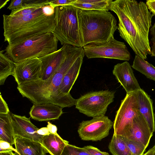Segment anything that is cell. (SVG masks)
Here are the masks:
<instances>
[{"mask_svg": "<svg viewBox=\"0 0 155 155\" xmlns=\"http://www.w3.org/2000/svg\"><path fill=\"white\" fill-rule=\"evenodd\" d=\"M23 4V0H12L7 8L12 11L21 7Z\"/></svg>", "mask_w": 155, "mask_h": 155, "instance_id": "obj_32", "label": "cell"}, {"mask_svg": "<svg viewBox=\"0 0 155 155\" xmlns=\"http://www.w3.org/2000/svg\"><path fill=\"white\" fill-rule=\"evenodd\" d=\"M84 55V52L79 56L64 75L59 90L67 94L70 92L79 74Z\"/></svg>", "mask_w": 155, "mask_h": 155, "instance_id": "obj_19", "label": "cell"}, {"mask_svg": "<svg viewBox=\"0 0 155 155\" xmlns=\"http://www.w3.org/2000/svg\"><path fill=\"white\" fill-rule=\"evenodd\" d=\"M113 124L114 122L107 116L102 115L82 121L79 124L78 132L82 140L100 141L108 135Z\"/></svg>", "mask_w": 155, "mask_h": 155, "instance_id": "obj_10", "label": "cell"}, {"mask_svg": "<svg viewBox=\"0 0 155 155\" xmlns=\"http://www.w3.org/2000/svg\"><path fill=\"white\" fill-rule=\"evenodd\" d=\"M84 52L83 48L67 45L65 58L54 75L46 81L39 79L18 85V90L33 104L51 103L62 108L75 105L77 99L70 93H61L59 88L64 75Z\"/></svg>", "mask_w": 155, "mask_h": 155, "instance_id": "obj_2", "label": "cell"}, {"mask_svg": "<svg viewBox=\"0 0 155 155\" xmlns=\"http://www.w3.org/2000/svg\"><path fill=\"white\" fill-rule=\"evenodd\" d=\"M138 111L137 91L127 94L116 112L113 126V135L127 137L131 129L133 120Z\"/></svg>", "mask_w": 155, "mask_h": 155, "instance_id": "obj_8", "label": "cell"}, {"mask_svg": "<svg viewBox=\"0 0 155 155\" xmlns=\"http://www.w3.org/2000/svg\"><path fill=\"white\" fill-rule=\"evenodd\" d=\"M108 147L113 155H132L127 145L118 135H113Z\"/></svg>", "mask_w": 155, "mask_h": 155, "instance_id": "obj_25", "label": "cell"}, {"mask_svg": "<svg viewBox=\"0 0 155 155\" xmlns=\"http://www.w3.org/2000/svg\"><path fill=\"white\" fill-rule=\"evenodd\" d=\"M138 110L146 120L150 130L155 132V115L153 102L150 96L143 90L137 91Z\"/></svg>", "mask_w": 155, "mask_h": 155, "instance_id": "obj_17", "label": "cell"}, {"mask_svg": "<svg viewBox=\"0 0 155 155\" xmlns=\"http://www.w3.org/2000/svg\"><path fill=\"white\" fill-rule=\"evenodd\" d=\"M132 67L147 78L155 81V67L145 59L136 55Z\"/></svg>", "mask_w": 155, "mask_h": 155, "instance_id": "obj_24", "label": "cell"}, {"mask_svg": "<svg viewBox=\"0 0 155 155\" xmlns=\"http://www.w3.org/2000/svg\"><path fill=\"white\" fill-rule=\"evenodd\" d=\"M0 95V114H8L10 111L8 105L1 94Z\"/></svg>", "mask_w": 155, "mask_h": 155, "instance_id": "obj_31", "label": "cell"}, {"mask_svg": "<svg viewBox=\"0 0 155 155\" xmlns=\"http://www.w3.org/2000/svg\"><path fill=\"white\" fill-rule=\"evenodd\" d=\"M62 108L51 103L34 104L29 114L31 118L38 121L58 119L63 113Z\"/></svg>", "mask_w": 155, "mask_h": 155, "instance_id": "obj_16", "label": "cell"}, {"mask_svg": "<svg viewBox=\"0 0 155 155\" xmlns=\"http://www.w3.org/2000/svg\"><path fill=\"white\" fill-rule=\"evenodd\" d=\"M47 127L48 128L50 134L60 137L57 133V128L56 125L52 124L49 121L47 122Z\"/></svg>", "mask_w": 155, "mask_h": 155, "instance_id": "obj_35", "label": "cell"}, {"mask_svg": "<svg viewBox=\"0 0 155 155\" xmlns=\"http://www.w3.org/2000/svg\"><path fill=\"white\" fill-rule=\"evenodd\" d=\"M15 137L10 113L0 114V140L7 142L12 146L15 144Z\"/></svg>", "mask_w": 155, "mask_h": 155, "instance_id": "obj_22", "label": "cell"}, {"mask_svg": "<svg viewBox=\"0 0 155 155\" xmlns=\"http://www.w3.org/2000/svg\"><path fill=\"white\" fill-rule=\"evenodd\" d=\"M114 97V92L109 90L91 92L77 99L75 108L88 117L104 115Z\"/></svg>", "mask_w": 155, "mask_h": 155, "instance_id": "obj_7", "label": "cell"}, {"mask_svg": "<svg viewBox=\"0 0 155 155\" xmlns=\"http://www.w3.org/2000/svg\"><path fill=\"white\" fill-rule=\"evenodd\" d=\"M79 18L83 47L107 41L118 27L115 18L108 11L80 9Z\"/></svg>", "mask_w": 155, "mask_h": 155, "instance_id": "obj_4", "label": "cell"}, {"mask_svg": "<svg viewBox=\"0 0 155 155\" xmlns=\"http://www.w3.org/2000/svg\"><path fill=\"white\" fill-rule=\"evenodd\" d=\"M69 142L61 137L50 134L44 136L40 143L47 153L51 155H61L65 146Z\"/></svg>", "mask_w": 155, "mask_h": 155, "instance_id": "obj_20", "label": "cell"}, {"mask_svg": "<svg viewBox=\"0 0 155 155\" xmlns=\"http://www.w3.org/2000/svg\"><path fill=\"white\" fill-rule=\"evenodd\" d=\"M15 153L16 155H19V154H18L17 153H16L15 152Z\"/></svg>", "mask_w": 155, "mask_h": 155, "instance_id": "obj_40", "label": "cell"}, {"mask_svg": "<svg viewBox=\"0 0 155 155\" xmlns=\"http://www.w3.org/2000/svg\"><path fill=\"white\" fill-rule=\"evenodd\" d=\"M58 40L51 32L36 35L17 43L7 45L5 54L15 63L38 58L57 50Z\"/></svg>", "mask_w": 155, "mask_h": 155, "instance_id": "obj_5", "label": "cell"}, {"mask_svg": "<svg viewBox=\"0 0 155 155\" xmlns=\"http://www.w3.org/2000/svg\"><path fill=\"white\" fill-rule=\"evenodd\" d=\"M19 155H44L47 153L39 143L16 136L14 144Z\"/></svg>", "mask_w": 155, "mask_h": 155, "instance_id": "obj_18", "label": "cell"}, {"mask_svg": "<svg viewBox=\"0 0 155 155\" xmlns=\"http://www.w3.org/2000/svg\"><path fill=\"white\" fill-rule=\"evenodd\" d=\"M67 45L57 51L39 58L42 63L40 79L46 81L54 75L65 58Z\"/></svg>", "mask_w": 155, "mask_h": 155, "instance_id": "obj_13", "label": "cell"}, {"mask_svg": "<svg viewBox=\"0 0 155 155\" xmlns=\"http://www.w3.org/2000/svg\"><path fill=\"white\" fill-rule=\"evenodd\" d=\"M120 137L127 145L132 155H142L143 154L147 147L142 143L123 137Z\"/></svg>", "mask_w": 155, "mask_h": 155, "instance_id": "obj_26", "label": "cell"}, {"mask_svg": "<svg viewBox=\"0 0 155 155\" xmlns=\"http://www.w3.org/2000/svg\"><path fill=\"white\" fill-rule=\"evenodd\" d=\"M84 55L89 58H103L127 61L130 54L124 43L112 37L107 41L92 43L83 47Z\"/></svg>", "mask_w": 155, "mask_h": 155, "instance_id": "obj_9", "label": "cell"}, {"mask_svg": "<svg viewBox=\"0 0 155 155\" xmlns=\"http://www.w3.org/2000/svg\"><path fill=\"white\" fill-rule=\"evenodd\" d=\"M9 1V0H6L5 1L1 0L0 1V8L1 9L2 8L4 7L7 4L8 2Z\"/></svg>", "mask_w": 155, "mask_h": 155, "instance_id": "obj_39", "label": "cell"}, {"mask_svg": "<svg viewBox=\"0 0 155 155\" xmlns=\"http://www.w3.org/2000/svg\"><path fill=\"white\" fill-rule=\"evenodd\" d=\"M110 10L119 19L120 35L136 55L145 59L151 54L149 33L153 15L145 2L134 0L113 1Z\"/></svg>", "mask_w": 155, "mask_h": 155, "instance_id": "obj_1", "label": "cell"}, {"mask_svg": "<svg viewBox=\"0 0 155 155\" xmlns=\"http://www.w3.org/2000/svg\"><path fill=\"white\" fill-rule=\"evenodd\" d=\"M3 51H0V85L3 84L7 78L10 75L14 74L15 63Z\"/></svg>", "mask_w": 155, "mask_h": 155, "instance_id": "obj_23", "label": "cell"}, {"mask_svg": "<svg viewBox=\"0 0 155 155\" xmlns=\"http://www.w3.org/2000/svg\"><path fill=\"white\" fill-rule=\"evenodd\" d=\"M146 4L149 11L155 16V0H147Z\"/></svg>", "mask_w": 155, "mask_h": 155, "instance_id": "obj_34", "label": "cell"}, {"mask_svg": "<svg viewBox=\"0 0 155 155\" xmlns=\"http://www.w3.org/2000/svg\"><path fill=\"white\" fill-rule=\"evenodd\" d=\"M153 134L139 111L133 120L131 129L126 138L140 142L147 147Z\"/></svg>", "mask_w": 155, "mask_h": 155, "instance_id": "obj_15", "label": "cell"}, {"mask_svg": "<svg viewBox=\"0 0 155 155\" xmlns=\"http://www.w3.org/2000/svg\"><path fill=\"white\" fill-rule=\"evenodd\" d=\"M0 155H16L11 150H5L0 151Z\"/></svg>", "mask_w": 155, "mask_h": 155, "instance_id": "obj_37", "label": "cell"}, {"mask_svg": "<svg viewBox=\"0 0 155 155\" xmlns=\"http://www.w3.org/2000/svg\"><path fill=\"white\" fill-rule=\"evenodd\" d=\"M150 33L151 36V56L155 57V23L150 28Z\"/></svg>", "mask_w": 155, "mask_h": 155, "instance_id": "obj_30", "label": "cell"}, {"mask_svg": "<svg viewBox=\"0 0 155 155\" xmlns=\"http://www.w3.org/2000/svg\"><path fill=\"white\" fill-rule=\"evenodd\" d=\"M79 9L71 5L54 8L55 25L51 32L61 45L83 48L79 25Z\"/></svg>", "mask_w": 155, "mask_h": 155, "instance_id": "obj_6", "label": "cell"}, {"mask_svg": "<svg viewBox=\"0 0 155 155\" xmlns=\"http://www.w3.org/2000/svg\"><path fill=\"white\" fill-rule=\"evenodd\" d=\"M14 135L40 143L44 136L37 133L39 129L33 124L30 118L11 113L10 114Z\"/></svg>", "mask_w": 155, "mask_h": 155, "instance_id": "obj_12", "label": "cell"}, {"mask_svg": "<svg viewBox=\"0 0 155 155\" xmlns=\"http://www.w3.org/2000/svg\"><path fill=\"white\" fill-rule=\"evenodd\" d=\"M142 155H155V148L153 147Z\"/></svg>", "mask_w": 155, "mask_h": 155, "instance_id": "obj_38", "label": "cell"}, {"mask_svg": "<svg viewBox=\"0 0 155 155\" xmlns=\"http://www.w3.org/2000/svg\"><path fill=\"white\" fill-rule=\"evenodd\" d=\"M15 64L13 76L18 85L40 79L42 63L39 58L28 59Z\"/></svg>", "mask_w": 155, "mask_h": 155, "instance_id": "obj_11", "label": "cell"}, {"mask_svg": "<svg viewBox=\"0 0 155 155\" xmlns=\"http://www.w3.org/2000/svg\"><path fill=\"white\" fill-rule=\"evenodd\" d=\"M153 147H154V148H155V144L154 145V146Z\"/></svg>", "mask_w": 155, "mask_h": 155, "instance_id": "obj_41", "label": "cell"}, {"mask_svg": "<svg viewBox=\"0 0 155 155\" xmlns=\"http://www.w3.org/2000/svg\"><path fill=\"white\" fill-rule=\"evenodd\" d=\"M113 74L127 94L141 89L135 77L131 65L127 61L115 65L113 70Z\"/></svg>", "mask_w": 155, "mask_h": 155, "instance_id": "obj_14", "label": "cell"}, {"mask_svg": "<svg viewBox=\"0 0 155 155\" xmlns=\"http://www.w3.org/2000/svg\"><path fill=\"white\" fill-rule=\"evenodd\" d=\"M113 1L112 0H76L70 5L84 10H110Z\"/></svg>", "mask_w": 155, "mask_h": 155, "instance_id": "obj_21", "label": "cell"}, {"mask_svg": "<svg viewBox=\"0 0 155 155\" xmlns=\"http://www.w3.org/2000/svg\"><path fill=\"white\" fill-rule=\"evenodd\" d=\"M44 7L25 16L3 15L4 41L12 45L36 35L51 32L55 25L54 14H48Z\"/></svg>", "mask_w": 155, "mask_h": 155, "instance_id": "obj_3", "label": "cell"}, {"mask_svg": "<svg viewBox=\"0 0 155 155\" xmlns=\"http://www.w3.org/2000/svg\"><path fill=\"white\" fill-rule=\"evenodd\" d=\"M5 150H11L18 154L16 149L9 143L6 141L0 140V151Z\"/></svg>", "mask_w": 155, "mask_h": 155, "instance_id": "obj_33", "label": "cell"}, {"mask_svg": "<svg viewBox=\"0 0 155 155\" xmlns=\"http://www.w3.org/2000/svg\"><path fill=\"white\" fill-rule=\"evenodd\" d=\"M83 148L90 155H110L108 153L101 151L97 148L91 146H85Z\"/></svg>", "mask_w": 155, "mask_h": 155, "instance_id": "obj_28", "label": "cell"}, {"mask_svg": "<svg viewBox=\"0 0 155 155\" xmlns=\"http://www.w3.org/2000/svg\"><path fill=\"white\" fill-rule=\"evenodd\" d=\"M37 132L38 134L43 136L48 135L50 134L47 127L39 129Z\"/></svg>", "mask_w": 155, "mask_h": 155, "instance_id": "obj_36", "label": "cell"}, {"mask_svg": "<svg viewBox=\"0 0 155 155\" xmlns=\"http://www.w3.org/2000/svg\"><path fill=\"white\" fill-rule=\"evenodd\" d=\"M61 155H90L82 148L74 145H67L64 147Z\"/></svg>", "mask_w": 155, "mask_h": 155, "instance_id": "obj_27", "label": "cell"}, {"mask_svg": "<svg viewBox=\"0 0 155 155\" xmlns=\"http://www.w3.org/2000/svg\"><path fill=\"white\" fill-rule=\"evenodd\" d=\"M76 0H50L49 5L53 8L63 5H70Z\"/></svg>", "mask_w": 155, "mask_h": 155, "instance_id": "obj_29", "label": "cell"}, {"mask_svg": "<svg viewBox=\"0 0 155 155\" xmlns=\"http://www.w3.org/2000/svg\"><path fill=\"white\" fill-rule=\"evenodd\" d=\"M44 155H46L45 154H44Z\"/></svg>", "mask_w": 155, "mask_h": 155, "instance_id": "obj_42", "label": "cell"}]
</instances>
